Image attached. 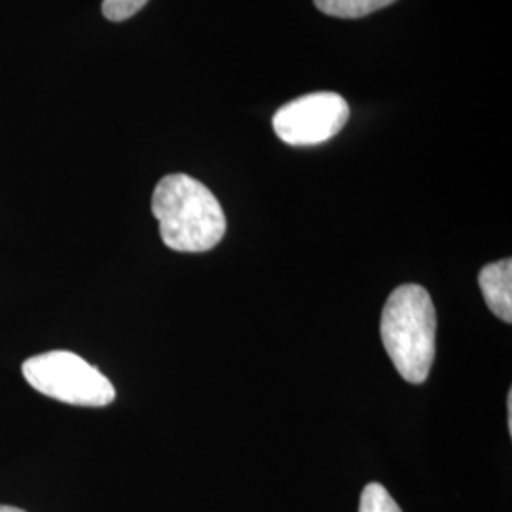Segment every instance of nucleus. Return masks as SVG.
Instances as JSON below:
<instances>
[{"label":"nucleus","instance_id":"obj_7","mask_svg":"<svg viewBox=\"0 0 512 512\" xmlns=\"http://www.w3.org/2000/svg\"><path fill=\"white\" fill-rule=\"evenodd\" d=\"M359 512H403L397 505V501L385 490L382 484L372 482L365 486L361 501H359Z\"/></svg>","mask_w":512,"mask_h":512},{"label":"nucleus","instance_id":"obj_6","mask_svg":"<svg viewBox=\"0 0 512 512\" xmlns=\"http://www.w3.org/2000/svg\"><path fill=\"white\" fill-rule=\"evenodd\" d=\"M317 10L330 18L359 19L370 16L397 0H313Z\"/></svg>","mask_w":512,"mask_h":512},{"label":"nucleus","instance_id":"obj_8","mask_svg":"<svg viewBox=\"0 0 512 512\" xmlns=\"http://www.w3.org/2000/svg\"><path fill=\"white\" fill-rule=\"evenodd\" d=\"M148 0H103V16L109 21H126L147 6Z\"/></svg>","mask_w":512,"mask_h":512},{"label":"nucleus","instance_id":"obj_5","mask_svg":"<svg viewBox=\"0 0 512 512\" xmlns=\"http://www.w3.org/2000/svg\"><path fill=\"white\" fill-rule=\"evenodd\" d=\"M478 285L488 308L507 325L512 323V262L503 258L480 270Z\"/></svg>","mask_w":512,"mask_h":512},{"label":"nucleus","instance_id":"obj_3","mask_svg":"<svg viewBox=\"0 0 512 512\" xmlns=\"http://www.w3.org/2000/svg\"><path fill=\"white\" fill-rule=\"evenodd\" d=\"M21 372L38 393L61 403L103 408L116 399L109 378L71 351H48L31 357Z\"/></svg>","mask_w":512,"mask_h":512},{"label":"nucleus","instance_id":"obj_9","mask_svg":"<svg viewBox=\"0 0 512 512\" xmlns=\"http://www.w3.org/2000/svg\"><path fill=\"white\" fill-rule=\"evenodd\" d=\"M507 410H509V433H512V393L507 397Z\"/></svg>","mask_w":512,"mask_h":512},{"label":"nucleus","instance_id":"obj_1","mask_svg":"<svg viewBox=\"0 0 512 512\" xmlns=\"http://www.w3.org/2000/svg\"><path fill=\"white\" fill-rule=\"evenodd\" d=\"M152 213L160 236L179 253H205L226 234V217L217 196L205 184L183 175H167L152 194Z\"/></svg>","mask_w":512,"mask_h":512},{"label":"nucleus","instance_id":"obj_2","mask_svg":"<svg viewBox=\"0 0 512 512\" xmlns=\"http://www.w3.org/2000/svg\"><path fill=\"white\" fill-rule=\"evenodd\" d=\"M382 342L395 370L410 384H423L435 361L437 311L420 285H401L382 311Z\"/></svg>","mask_w":512,"mask_h":512},{"label":"nucleus","instance_id":"obj_4","mask_svg":"<svg viewBox=\"0 0 512 512\" xmlns=\"http://www.w3.org/2000/svg\"><path fill=\"white\" fill-rule=\"evenodd\" d=\"M349 120L342 95L317 92L287 103L275 112V135L291 147H315L338 135Z\"/></svg>","mask_w":512,"mask_h":512},{"label":"nucleus","instance_id":"obj_10","mask_svg":"<svg viewBox=\"0 0 512 512\" xmlns=\"http://www.w3.org/2000/svg\"><path fill=\"white\" fill-rule=\"evenodd\" d=\"M0 512H25V511H21V509H16V507H8V505H0Z\"/></svg>","mask_w":512,"mask_h":512}]
</instances>
